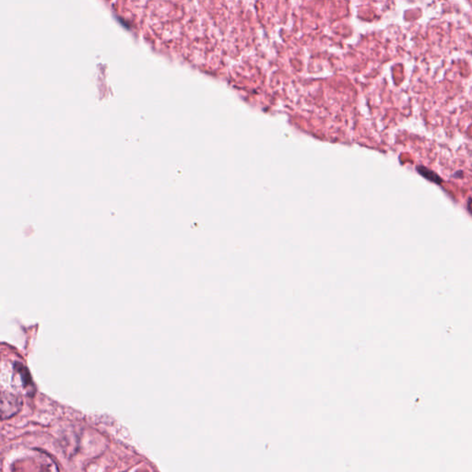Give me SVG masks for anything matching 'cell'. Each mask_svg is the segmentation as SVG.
Listing matches in <instances>:
<instances>
[{"label":"cell","instance_id":"obj_1","mask_svg":"<svg viewBox=\"0 0 472 472\" xmlns=\"http://www.w3.org/2000/svg\"><path fill=\"white\" fill-rule=\"evenodd\" d=\"M1 400V413L3 420L17 414L22 406L20 397L14 395L3 394Z\"/></svg>","mask_w":472,"mask_h":472},{"label":"cell","instance_id":"obj_2","mask_svg":"<svg viewBox=\"0 0 472 472\" xmlns=\"http://www.w3.org/2000/svg\"><path fill=\"white\" fill-rule=\"evenodd\" d=\"M15 366H16V369L18 370V372L21 376V380L23 381L24 386L25 387H32L33 386V380L31 377V373H29L27 368H25L23 365L20 364H16Z\"/></svg>","mask_w":472,"mask_h":472}]
</instances>
